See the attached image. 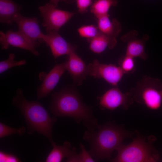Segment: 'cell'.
<instances>
[{"label": "cell", "mask_w": 162, "mask_h": 162, "mask_svg": "<svg viewBox=\"0 0 162 162\" xmlns=\"http://www.w3.org/2000/svg\"><path fill=\"white\" fill-rule=\"evenodd\" d=\"M49 108L54 116L72 118L77 123L82 122L88 130H95L99 124L93 115L92 106L82 101L74 86L64 87L52 94Z\"/></svg>", "instance_id": "cell-1"}, {"label": "cell", "mask_w": 162, "mask_h": 162, "mask_svg": "<svg viewBox=\"0 0 162 162\" xmlns=\"http://www.w3.org/2000/svg\"><path fill=\"white\" fill-rule=\"evenodd\" d=\"M95 129L85 132L83 138L89 143L88 152L96 160L110 159L113 151L122 144L124 139L133 134L122 126L110 121L98 124Z\"/></svg>", "instance_id": "cell-2"}, {"label": "cell", "mask_w": 162, "mask_h": 162, "mask_svg": "<svg viewBox=\"0 0 162 162\" xmlns=\"http://www.w3.org/2000/svg\"><path fill=\"white\" fill-rule=\"evenodd\" d=\"M12 101L24 116L28 134L37 132L47 137L51 144L54 142L52 130L53 124L57 120L56 116L51 117L39 102L27 100L20 88L17 89L16 95Z\"/></svg>", "instance_id": "cell-3"}, {"label": "cell", "mask_w": 162, "mask_h": 162, "mask_svg": "<svg viewBox=\"0 0 162 162\" xmlns=\"http://www.w3.org/2000/svg\"><path fill=\"white\" fill-rule=\"evenodd\" d=\"M146 139L144 137L138 135L131 143L126 145L122 144L116 149V156L109 160L114 162L157 161L159 159V154L153 144L156 137L151 135L147 142Z\"/></svg>", "instance_id": "cell-4"}, {"label": "cell", "mask_w": 162, "mask_h": 162, "mask_svg": "<svg viewBox=\"0 0 162 162\" xmlns=\"http://www.w3.org/2000/svg\"><path fill=\"white\" fill-rule=\"evenodd\" d=\"M129 91L134 100L148 108L156 110L162 103V83L158 78L144 76Z\"/></svg>", "instance_id": "cell-5"}, {"label": "cell", "mask_w": 162, "mask_h": 162, "mask_svg": "<svg viewBox=\"0 0 162 162\" xmlns=\"http://www.w3.org/2000/svg\"><path fill=\"white\" fill-rule=\"evenodd\" d=\"M39 10L43 18L42 25L46 28L47 32L58 31L75 14L74 12L58 9L50 2L40 6Z\"/></svg>", "instance_id": "cell-6"}, {"label": "cell", "mask_w": 162, "mask_h": 162, "mask_svg": "<svg viewBox=\"0 0 162 162\" xmlns=\"http://www.w3.org/2000/svg\"><path fill=\"white\" fill-rule=\"evenodd\" d=\"M98 99L102 110L107 109L112 111L119 107L126 110L134 100L132 94L129 91L123 93L117 86L107 91L101 96L98 97Z\"/></svg>", "instance_id": "cell-7"}, {"label": "cell", "mask_w": 162, "mask_h": 162, "mask_svg": "<svg viewBox=\"0 0 162 162\" xmlns=\"http://www.w3.org/2000/svg\"><path fill=\"white\" fill-rule=\"evenodd\" d=\"M88 75L96 78H102L114 87L117 86L118 82L125 74L119 66L112 64H104L95 60L87 65Z\"/></svg>", "instance_id": "cell-8"}, {"label": "cell", "mask_w": 162, "mask_h": 162, "mask_svg": "<svg viewBox=\"0 0 162 162\" xmlns=\"http://www.w3.org/2000/svg\"><path fill=\"white\" fill-rule=\"evenodd\" d=\"M0 43L2 49H7L10 45L28 50L35 56L39 55L35 48L39 45L38 41L30 39L19 31L11 29L4 33L0 32Z\"/></svg>", "instance_id": "cell-9"}, {"label": "cell", "mask_w": 162, "mask_h": 162, "mask_svg": "<svg viewBox=\"0 0 162 162\" xmlns=\"http://www.w3.org/2000/svg\"><path fill=\"white\" fill-rule=\"evenodd\" d=\"M43 41L50 47L55 59L63 55H68L75 51L76 48V46L68 43L63 38L58 31L47 32L43 38Z\"/></svg>", "instance_id": "cell-10"}, {"label": "cell", "mask_w": 162, "mask_h": 162, "mask_svg": "<svg viewBox=\"0 0 162 162\" xmlns=\"http://www.w3.org/2000/svg\"><path fill=\"white\" fill-rule=\"evenodd\" d=\"M14 22L17 24L19 31L29 39L35 41H43L45 34L40 30L37 18L25 17L20 13L16 16Z\"/></svg>", "instance_id": "cell-11"}, {"label": "cell", "mask_w": 162, "mask_h": 162, "mask_svg": "<svg viewBox=\"0 0 162 162\" xmlns=\"http://www.w3.org/2000/svg\"><path fill=\"white\" fill-rule=\"evenodd\" d=\"M66 70L67 61L57 64L54 66L37 88V96L38 99L46 97L53 90Z\"/></svg>", "instance_id": "cell-12"}, {"label": "cell", "mask_w": 162, "mask_h": 162, "mask_svg": "<svg viewBox=\"0 0 162 162\" xmlns=\"http://www.w3.org/2000/svg\"><path fill=\"white\" fill-rule=\"evenodd\" d=\"M67 70L70 74L74 84L81 85L88 76L87 67L81 58L74 51L68 55Z\"/></svg>", "instance_id": "cell-13"}, {"label": "cell", "mask_w": 162, "mask_h": 162, "mask_svg": "<svg viewBox=\"0 0 162 162\" xmlns=\"http://www.w3.org/2000/svg\"><path fill=\"white\" fill-rule=\"evenodd\" d=\"M21 6L12 0H0V21L12 24L16 16L20 13Z\"/></svg>", "instance_id": "cell-14"}, {"label": "cell", "mask_w": 162, "mask_h": 162, "mask_svg": "<svg viewBox=\"0 0 162 162\" xmlns=\"http://www.w3.org/2000/svg\"><path fill=\"white\" fill-rule=\"evenodd\" d=\"M108 14L101 16L97 19L98 27L100 31L109 37H116L121 30L120 23L115 19L111 20Z\"/></svg>", "instance_id": "cell-15"}, {"label": "cell", "mask_w": 162, "mask_h": 162, "mask_svg": "<svg viewBox=\"0 0 162 162\" xmlns=\"http://www.w3.org/2000/svg\"><path fill=\"white\" fill-rule=\"evenodd\" d=\"M146 38L142 39L127 38L122 39L127 42L125 55L133 58L138 57L146 60L147 55L145 52V43Z\"/></svg>", "instance_id": "cell-16"}, {"label": "cell", "mask_w": 162, "mask_h": 162, "mask_svg": "<svg viewBox=\"0 0 162 162\" xmlns=\"http://www.w3.org/2000/svg\"><path fill=\"white\" fill-rule=\"evenodd\" d=\"M89 48L94 53H100L104 51L108 47L113 48L116 45V39L110 38L100 32L89 41Z\"/></svg>", "instance_id": "cell-17"}, {"label": "cell", "mask_w": 162, "mask_h": 162, "mask_svg": "<svg viewBox=\"0 0 162 162\" xmlns=\"http://www.w3.org/2000/svg\"><path fill=\"white\" fill-rule=\"evenodd\" d=\"M51 144L53 148L47 155L46 162H61L64 158H68L72 153L71 145L68 141L65 142L61 146L57 145L55 142Z\"/></svg>", "instance_id": "cell-18"}, {"label": "cell", "mask_w": 162, "mask_h": 162, "mask_svg": "<svg viewBox=\"0 0 162 162\" xmlns=\"http://www.w3.org/2000/svg\"><path fill=\"white\" fill-rule=\"evenodd\" d=\"M117 0H97L94 1L91 7V12L97 18L108 14V11L112 6H116Z\"/></svg>", "instance_id": "cell-19"}, {"label": "cell", "mask_w": 162, "mask_h": 162, "mask_svg": "<svg viewBox=\"0 0 162 162\" xmlns=\"http://www.w3.org/2000/svg\"><path fill=\"white\" fill-rule=\"evenodd\" d=\"M119 66L125 74H130L136 70L135 61L134 58L125 55L121 57L118 61Z\"/></svg>", "instance_id": "cell-20"}, {"label": "cell", "mask_w": 162, "mask_h": 162, "mask_svg": "<svg viewBox=\"0 0 162 162\" xmlns=\"http://www.w3.org/2000/svg\"><path fill=\"white\" fill-rule=\"evenodd\" d=\"M77 31L81 37L86 38L89 42L100 32L98 27L93 25L82 26Z\"/></svg>", "instance_id": "cell-21"}, {"label": "cell", "mask_w": 162, "mask_h": 162, "mask_svg": "<svg viewBox=\"0 0 162 162\" xmlns=\"http://www.w3.org/2000/svg\"><path fill=\"white\" fill-rule=\"evenodd\" d=\"M15 57L14 53H10L7 59L0 62V74L11 68L26 64V62L25 60L16 61L14 60Z\"/></svg>", "instance_id": "cell-22"}, {"label": "cell", "mask_w": 162, "mask_h": 162, "mask_svg": "<svg viewBox=\"0 0 162 162\" xmlns=\"http://www.w3.org/2000/svg\"><path fill=\"white\" fill-rule=\"evenodd\" d=\"M81 152L78 154L76 152L71 158L70 162H94L95 160L92 157L88 152L85 148L84 145L81 143Z\"/></svg>", "instance_id": "cell-23"}, {"label": "cell", "mask_w": 162, "mask_h": 162, "mask_svg": "<svg viewBox=\"0 0 162 162\" xmlns=\"http://www.w3.org/2000/svg\"><path fill=\"white\" fill-rule=\"evenodd\" d=\"M25 132V128L22 127L14 128L8 126L4 124L0 123V138L5 137L12 134H18L21 135Z\"/></svg>", "instance_id": "cell-24"}, {"label": "cell", "mask_w": 162, "mask_h": 162, "mask_svg": "<svg viewBox=\"0 0 162 162\" xmlns=\"http://www.w3.org/2000/svg\"><path fill=\"white\" fill-rule=\"evenodd\" d=\"M97 0H76L78 12L81 14L85 13L88 8L92 3L93 1Z\"/></svg>", "instance_id": "cell-25"}, {"label": "cell", "mask_w": 162, "mask_h": 162, "mask_svg": "<svg viewBox=\"0 0 162 162\" xmlns=\"http://www.w3.org/2000/svg\"><path fill=\"white\" fill-rule=\"evenodd\" d=\"M0 162H20V160L14 154L7 153L1 151L0 152Z\"/></svg>", "instance_id": "cell-26"}, {"label": "cell", "mask_w": 162, "mask_h": 162, "mask_svg": "<svg viewBox=\"0 0 162 162\" xmlns=\"http://www.w3.org/2000/svg\"><path fill=\"white\" fill-rule=\"evenodd\" d=\"M60 1H63L67 3L70 4L76 1V0H50V2L53 4L57 7L58 2Z\"/></svg>", "instance_id": "cell-27"}, {"label": "cell", "mask_w": 162, "mask_h": 162, "mask_svg": "<svg viewBox=\"0 0 162 162\" xmlns=\"http://www.w3.org/2000/svg\"></svg>", "instance_id": "cell-28"}]
</instances>
